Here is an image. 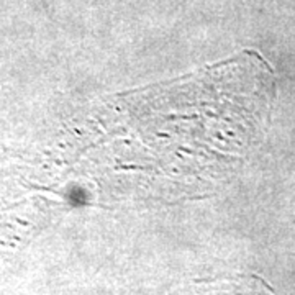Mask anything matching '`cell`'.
I'll use <instances>...</instances> for the list:
<instances>
[{
    "label": "cell",
    "mask_w": 295,
    "mask_h": 295,
    "mask_svg": "<svg viewBox=\"0 0 295 295\" xmlns=\"http://www.w3.org/2000/svg\"><path fill=\"white\" fill-rule=\"evenodd\" d=\"M167 295H277L264 279L253 274H240L215 280H197Z\"/></svg>",
    "instance_id": "1"
}]
</instances>
